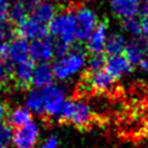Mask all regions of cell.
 Here are the masks:
<instances>
[{"mask_svg":"<svg viewBox=\"0 0 148 148\" xmlns=\"http://www.w3.org/2000/svg\"><path fill=\"white\" fill-rule=\"evenodd\" d=\"M87 64V56L82 47L75 46L71 49L66 54L58 57L53 62L52 69L54 77L60 81L68 80L74 75L79 74Z\"/></svg>","mask_w":148,"mask_h":148,"instance_id":"obj_1","label":"cell"},{"mask_svg":"<svg viewBox=\"0 0 148 148\" xmlns=\"http://www.w3.org/2000/svg\"><path fill=\"white\" fill-rule=\"evenodd\" d=\"M47 31L58 40L69 45L76 40V23L73 10H62L57 13L47 23Z\"/></svg>","mask_w":148,"mask_h":148,"instance_id":"obj_2","label":"cell"},{"mask_svg":"<svg viewBox=\"0 0 148 148\" xmlns=\"http://www.w3.org/2000/svg\"><path fill=\"white\" fill-rule=\"evenodd\" d=\"M44 99L45 116L51 118H58V114L66 101V88L61 84L52 83L40 89Z\"/></svg>","mask_w":148,"mask_h":148,"instance_id":"obj_3","label":"cell"},{"mask_svg":"<svg viewBox=\"0 0 148 148\" xmlns=\"http://www.w3.org/2000/svg\"><path fill=\"white\" fill-rule=\"evenodd\" d=\"M74 17L76 23V39L86 42L98 24V16L91 7L80 6L75 9Z\"/></svg>","mask_w":148,"mask_h":148,"instance_id":"obj_4","label":"cell"},{"mask_svg":"<svg viewBox=\"0 0 148 148\" xmlns=\"http://www.w3.org/2000/svg\"><path fill=\"white\" fill-rule=\"evenodd\" d=\"M39 138V127L35 121L17 127L13 131L12 143L15 148H35Z\"/></svg>","mask_w":148,"mask_h":148,"instance_id":"obj_5","label":"cell"},{"mask_svg":"<svg viewBox=\"0 0 148 148\" xmlns=\"http://www.w3.org/2000/svg\"><path fill=\"white\" fill-rule=\"evenodd\" d=\"M54 57L53 40L47 37L31 40L29 44V58L34 62H47Z\"/></svg>","mask_w":148,"mask_h":148,"instance_id":"obj_6","label":"cell"},{"mask_svg":"<svg viewBox=\"0 0 148 148\" xmlns=\"http://www.w3.org/2000/svg\"><path fill=\"white\" fill-rule=\"evenodd\" d=\"M17 34L27 40H34L47 37L49 31L46 24L38 22L34 17H27L17 24Z\"/></svg>","mask_w":148,"mask_h":148,"instance_id":"obj_7","label":"cell"},{"mask_svg":"<svg viewBox=\"0 0 148 148\" xmlns=\"http://www.w3.org/2000/svg\"><path fill=\"white\" fill-rule=\"evenodd\" d=\"M124 56L128 59V61L132 65H138L141 59H143L146 56H148V40L146 37L135 36L132 37L130 40H127Z\"/></svg>","mask_w":148,"mask_h":148,"instance_id":"obj_8","label":"cell"},{"mask_svg":"<svg viewBox=\"0 0 148 148\" xmlns=\"http://www.w3.org/2000/svg\"><path fill=\"white\" fill-rule=\"evenodd\" d=\"M104 71L111 75L114 80L120 79L133 71V65L128 61V59L123 54L109 56L105 61Z\"/></svg>","mask_w":148,"mask_h":148,"instance_id":"obj_9","label":"cell"},{"mask_svg":"<svg viewBox=\"0 0 148 148\" xmlns=\"http://www.w3.org/2000/svg\"><path fill=\"white\" fill-rule=\"evenodd\" d=\"M109 36V25L106 22H98L88 39L86 40V49L90 53H102Z\"/></svg>","mask_w":148,"mask_h":148,"instance_id":"obj_10","label":"cell"},{"mask_svg":"<svg viewBox=\"0 0 148 148\" xmlns=\"http://www.w3.org/2000/svg\"><path fill=\"white\" fill-rule=\"evenodd\" d=\"M141 3V0H111L110 8L113 15L125 20L135 17L139 14Z\"/></svg>","mask_w":148,"mask_h":148,"instance_id":"obj_11","label":"cell"},{"mask_svg":"<svg viewBox=\"0 0 148 148\" xmlns=\"http://www.w3.org/2000/svg\"><path fill=\"white\" fill-rule=\"evenodd\" d=\"M114 79L109 75L105 71L101 69L97 72L88 73L87 75V84L92 90L97 92H108L114 87Z\"/></svg>","mask_w":148,"mask_h":148,"instance_id":"obj_12","label":"cell"},{"mask_svg":"<svg viewBox=\"0 0 148 148\" xmlns=\"http://www.w3.org/2000/svg\"><path fill=\"white\" fill-rule=\"evenodd\" d=\"M7 59L12 65L20 64L29 59V43L22 37H16L8 44V57Z\"/></svg>","mask_w":148,"mask_h":148,"instance_id":"obj_13","label":"cell"},{"mask_svg":"<svg viewBox=\"0 0 148 148\" xmlns=\"http://www.w3.org/2000/svg\"><path fill=\"white\" fill-rule=\"evenodd\" d=\"M94 113L90 106L83 101H74V110L71 118V121L74 126L79 128L88 127L92 123Z\"/></svg>","mask_w":148,"mask_h":148,"instance_id":"obj_14","label":"cell"},{"mask_svg":"<svg viewBox=\"0 0 148 148\" xmlns=\"http://www.w3.org/2000/svg\"><path fill=\"white\" fill-rule=\"evenodd\" d=\"M35 66L36 65L31 59H28L15 65V67L13 68V79L17 87L27 88L29 87V84H31Z\"/></svg>","mask_w":148,"mask_h":148,"instance_id":"obj_15","label":"cell"},{"mask_svg":"<svg viewBox=\"0 0 148 148\" xmlns=\"http://www.w3.org/2000/svg\"><path fill=\"white\" fill-rule=\"evenodd\" d=\"M53 80H54V74L51 65H49L47 62H40L35 66L31 79V84L34 86V88L43 89L52 84Z\"/></svg>","mask_w":148,"mask_h":148,"instance_id":"obj_16","label":"cell"},{"mask_svg":"<svg viewBox=\"0 0 148 148\" xmlns=\"http://www.w3.org/2000/svg\"><path fill=\"white\" fill-rule=\"evenodd\" d=\"M57 14V9L54 3L50 2V1H40L38 5H36L32 9H31V17H34L35 20H37L40 23H49L53 16Z\"/></svg>","mask_w":148,"mask_h":148,"instance_id":"obj_17","label":"cell"},{"mask_svg":"<svg viewBox=\"0 0 148 148\" xmlns=\"http://www.w3.org/2000/svg\"><path fill=\"white\" fill-rule=\"evenodd\" d=\"M127 39L124 36V34L119 32V31H113V32H109L105 46H104V51L109 54V56H116V54H121L125 50Z\"/></svg>","mask_w":148,"mask_h":148,"instance_id":"obj_18","label":"cell"},{"mask_svg":"<svg viewBox=\"0 0 148 148\" xmlns=\"http://www.w3.org/2000/svg\"><path fill=\"white\" fill-rule=\"evenodd\" d=\"M7 124L14 128L21 127L31 121V112L25 106H17L7 112Z\"/></svg>","mask_w":148,"mask_h":148,"instance_id":"obj_19","label":"cell"},{"mask_svg":"<svg viewBox=\"0 0 148 148\" xmlns=\"http://www.w3.org/2000/svg\"><path fill=\"white\" fill-rule=\"evenodd\" d=\"M25 108L38 116H45L44 112V99L40 89H31L25 97Z\"/></svg>","mask_w":148,"mask_h":148,"instance_id":"obj_20","label":"cell"},{"mask_svg":"<svg viewBox=\"0 0 148 148\" xmlns=\"http://www.w3.org/2000/svg\"><path fill=\"white\" fill-rule=\"evenodd\" d=\"M27 15H28V8L22 0H14L8 5L7 18L10 23L18 24L27 18Z\"/></svg>","mask_w":148,"mask_h":148,"instance_id":"obj_21","label":"cell"},{"mask_svg":"<svg viewBox=\"0 0 148 148\" xmlns=\"http://www.w3.org/2000/svg\"><path fill=\"white\" fill-rule=\"evenodd\" d=\"M105 61L106 58L104 57L103 53H91V56L87 58V64H86V67L88 68V73L103 69L105 66Z\"/></svg>","mask_w":148,"mask_h":148,"instance_id":"obj_22","label":"cell"},{"mask_svg":"<svg viewBox=\"0 0 148 148\" xmlns=\"http://www.w3.org/2000/svg\"><path fill=\"white\" fill-rule=\"evenodd\" d=\"M121 29L126 34L135 37L141 35V27H140V21L136 17H131V18H125L121 22Z\"/></svg>","mask_w":148,"mask_h":148,"instance_id":"obj_23","label":"cell"},{"mask_svg":"<svg viewBox=\"0 0 148 148\" xmlns=\"http://www.w3.org/2000/svg\"><path fill=\"white\" fill-rule=\"evenodd\" d=\"M13 79V66L10 62L0 61V86H6Z\"/></svg>","mask_w":148,"mask_h":148,"instance_id":"obj_24","label":"cell"},{"mask_svg":"<svg viewBox=\"0 0 148 148\" xmlns=\"http://www.w3.org/2000/svg\"><path fill=\"white\" fill-rule=\"evenodd\" d=\"M74 110V99H66L58 114V119L61 123H69Z\"/></svg>","mask_w":148,"mask_h":148,"instance_id":"obj_25","label":"cell"},{"mask_svg":"<svg viewBox=\"0 0 148 148\" xmlns=\"http://www.w3.org/2000/svg\"><path fill=\"white\" fill-rule=\"evenodd\" d=\"M13 138V127L7 123H0V147L9 146Z\"/></svg>","mask_w":148,"mask_h":148,"instance_id":"obj_26","label":"cell"},{"mask_svg":"<svg viewBox=\"0 0 148 148\" xmlns=\"http://www.w3.org/2000/svg\"><path fill=\"white\" fill-rule=\"evenodd\" d=\"M139 15H140L139 21H140V27H141V34L143 35V37L148 38V2L141 3Z\"/></svg>","mask_w":148,"mask_h":148,"instance_id":"obj_27","label":"cell"},{"mask_svg":"<svg viewBox=\"0 0 148 148\" xmlns=\"http://www.w3.org/2000/svg\"><path fill=\"white\" fill-rule=\"evenodd\" d=\"M71 46H72V45H69V44H67V43H65V42H62V40H58V39H56V40L53 42L54 56H57V57H61V56L66 54V53L71 50Z\"/></svg>","mask_w":148,"mask_h":148,"instance_id":"obj_28","label":"cell"},{"mask_svg":"<svg viewBox=\"0 0 148 148\" xmlns=\"http://www.w3.org/2000/svg\"><path fill=\"white\" fill-rule=\"evenodd\" d=\"M40 148H58V139L56 136H49L47 139L44 140L42 143Z\"/></svg>","mask_w":148,"mask_h":148,"instance_id":"obj_29","label":"cell"},{"mask_svg":"<svg viewBox=\"0 0 148 148\" xmlns=\"http://www.w3.org/2000/svg\"><path fill=\"white\" fill-rule=\"evenodd\" d=\"M13 29L10 27H6V25H2L0 23V43L3 42V39L6 37H10L13 35Z\"/></svg>","mask_w":148,"mask_h":148,"instance_id":"obj_30","label":"cell"},{"mask_svg":"<svg viewBox=\"0 0 148 148\" xmlns=\"http://www.w3.org/2000/svg\"><path fill=\"white\" fill-rule=\"evenodd\" d=\"M8 57V44L5 42L0 43V61L7 60Z\"/></svg>","mask_w":148,"mask_h":148,"instance_id":"obj_31","label":"cell"},{"mask_svg":"<svg viewBox=\"0 0 148 148\" xmlns=\"http://www.w3.org/2000/svg\"><path fill=\"white\" fill-rule=\"evenodd\" d=\"M138 65H139V67H140V69L142 72L148 73V56H146L143 59H141Z\"/></svg>","mask_w":148,"mask_h":148,"instance_id":"obj_32","label":"cell"},{"mask_svg":"<svg viewBox=\"0 0 148 148\" xmlns=\"http://www.w3.org/2000/svg\"><path fill=\"white\" fill-rule=\"evenodd\" d=\"M22 1H23V2H24V5L27 6V8L31 10V9H32L36 5H38L42 0H22Z\"/></svg>","mask_w":148,"mask_h":148,"instance_id":"obj_33","label":"cell"},{"mask_svg":"<svg viewBox=\"0 0 148 148\" xmlns=\"http://www.w3.org/2000/svg\"><path fill=\"white\" fill-rule=\"evenodd\" d=\"M8 0H0V13L5 14L7 16V9H8Z\"/></svg>","mask_w":148,"mask_h":148,"instance_id":"obj_34","label":"cell"},{"mask_svg":"<svg viewBox=\"0 0 148 148\" xmlns=\"http://www.w3.org/2000/svg\"><path fill=\"white\" fill-rule=\"evenodd\" d=\"M7 116V109H6V105L5 103H2L0 101V123H2V120L6 118Z\"/></svg>","mask_w":148,"mask_h":148,"instance_id":"obj_35","label":"cell"},{"mask_svg":"<svg viewBox=\"0 0 148 148\" xmlns=\"http://www.w3.org/2000/svg\"><path fill=\"white\" fill-rule=\"evenodd\" d=\"M47 1H50L52 3H64V2H66L68 0H47Z\"/></svg>","mask_w":148,"mask_h":148,"instance_id":"obj_36","label":"cell"},{"mask_svg":"<svg viewBox=\"0 0 148 148\" xmlns=\"http://www.w3.org/2000/svg\"><path fill=\"white\" fill-rule=\"evenodd\" d=\"M0 148H12L10 146H5V147H0Z\"/></svg>","mask_w":148,"mask_h":148,"instance_id":"obj_37","label":"cell"},{"mask_svg":"<svg viewBox=\"0 0 148 148\" xmlns=\"http://www.w3.org/2000/svg\"><path fill=\"white\" fill-rule=\"evenodd\" d=\"M82 1H91V0H82Z\"/></svg>","mask_w":148,"mask_h":148,"instance_id":"obj_38","label":"cell"},{"mask_svg":"<svg viewBox=\"0 0 148 148\" xmlns=\"http://www.w3.org/2000/svg\"><path fill=\"white\" fill-rule=\"evenodd\" d=\"M145 2H148V0H145Z\"/></svg>","mask_w":148,"mask_h":148,"instance_id":"obj_39","label":"cell"}]
</instances>
